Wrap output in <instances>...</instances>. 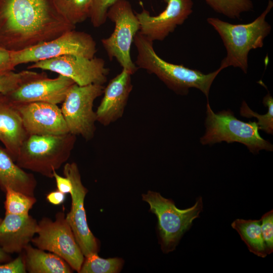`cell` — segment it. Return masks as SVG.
<instances>
[{
    "mask_svg": "<svg viewBox=\"0 0 273 273\" xmlns=\"http://www.w3.org/2000/svg\"><path fill=\"white\" fill-rule=\"evenodd\" d=\"M75 28L60 15L54 0H0V46L11 51L51 40Z\"/></svg>",
    "mask_w": 273,
    "mask_h": 273,
    "instance_id": "1",
    "label": "cell"
},
{
    "mask_svg": "<svg viewBox=\"0 0 273 273\" xmlns=\"http://www.w3.org/2000/svg\"><path fill=\"white\" fill-rule=\"evenodd\" d=\"M133 43L137 50L134 64L138 68L155 75L177 94L187 95L190 88H195L203 93L208 100L211 85L222 71L220 68L204 74L199 70L167 62L156 53L153 41L139 31L134 37Z\"/></svg>",
    "mask_w": 273,
    "mask_h": 273,
    "instance_id": "2",
    "label": "cell"
},
{
    "mask_svg": "<svg viewBox=\"0 0 273 273\" xmlns=\"http://www.w3.org/2000/svg\"><path fill=\"white\" fill-rule=\"evenodd\" d=\"M272 7L273 2L268 0L261 14L246 24H234L215 17L207 19V23L219 35L226 52L219 68L222 70L232 66L247 73L249 52L263 47L265 38L271 31L266 17Z\"/></svg>",
    "mask_w": 273,
    "mask_h": 273,
    "instance_id": "3",
    "label": "cell"
},
{
    "mask_svg": "<svg viewBox=\"0 0 273 273\" xmlns=\"http://www.w3.org/2000/svg\"><path fill=\"white\" fill-rule=\"evenodd\" d=\"M76 140V136L70 133L30 135L22 143L15 162L23 169L53 178V171L68 160Z\"/></svg>",
    "mask_w": 273,
    "mask_h": 273,
    "instance_id": "4",
    "label": "cell"
},
{
    "mask_svg": "<svg viewBox=\"0 0 273 273\" xmlns=\"http://www.w3.org/2000/svg\"><path fill=\"white\" fill-rule=\"evenodd\" d=\"M205 132L200 138L203 145H212L221 142H237L244 145L253 154L261 150L272 151V145L259 133L256 122L238 119L230 110L215 113L208 100L206 104Z\"/></svg>",
    "mask_w": 273,
    "mask_h": 273,
    "instance_id": "5",
    "label": "cell"
},
{
    "mask_svg": "<svg viewBox=\"0 0 273 273\" xmlns=\"http://www.w3.org/2000/svg\"><path fill=\"white\" fill-rule=\"evenodd\" d=\"M142 199L150 205V211L157 216L159 242L165 253L175 250L203 208L201 197L197 198L193 206L185 209H178L172 200L163 197L158 192L148 191L142 195Z\"/></svg>",
    "mask_w": 273,
    "mask_h": 273,
    "instance_id": "6",
    "label": "cell"
},
{
    "mask_svg": "<svg viewBox=\"0 0 273 273\" xmlns=\"http://www.w3.org/2000/svg\"><path fill=\"white\" fill-rule=\"evenodd\" d=\"M108 18L115 24L112 33L101 40L110 60L115 59L122 69L133 74L138 69L131 60L130 48L134 37L140 30L139 20L130 3L118 0L108 10Z\"/></svg>",
    "mask_w": 273,
    "mask_h": 273,
    "instance_id": "7",
    "label": "cell"
},
{
    "mask_svg": "<svg viewBox=\"0 0 273 273\" xmlns=\"http://www.w3.org/2000/svg\"><path fill=\"white\" fill-rule=\"evenodd\" d=\"M104 86L100 84L80 86L73 84L68 90L61 108L69 131L80 135L86 141L92 140L96 129L95 100L103 95Z\"/></svg>",
    "mask_w": 273,
    "mask_h": 273,
    "instance_id": "8",
    "label": "cell"
},
{
    "mask_svg": "<svg viewBox=\"0 0 273 273\" xmlns=\"http://www.w3.org/2000/svg\"><path fill=\"white\" fill-rule=\"evenodd\" d=\"M97 51L96 42L90 34L73 29L51 40L23 50L11 51V55L15 67L67 55L93 58Z\"/></svg>",
    "mask_w": 273,
    "mask_h": 273,
    "instance_id": "9",
    "label": "cell"
},
{
    "mask_svg": "<svg viewBox=\"0 0 273 273\" xmlns=\"http://www.w3.org/2000/svg\"><path fill=\"white\" fill-rule=\"evenodd\" d=\"M36 234L31 242L37 248L59 256L79 272L84 256L63 212L56 214L55 221L42 218L38 223Z\"/></svg>",
    "mask_w": 273,
    "mask_h": 273,
    "instance_id": "10",
    "label": "cell"
},
{
    "mask_svg": "<svg viewBox=\"0 0 273 273\" xmlns=\"http://www.w3.org/2000/svg\"><path fill=\"white\" fill-rule=\"evenodd\" d=\"M28 69H40L66 76L78 85H103L107 80L109 69L100 58L74 55L61 56L33 63Z\"/></svg>",
    "mask_w": 273,
    "mask_h": 273,
    "instance_id": "11",
    "label": "cell"
},
{
    "mask_svg": "<svg viewBox=\"0 0 273 273\" xmlns=\"http://www.w3.org/2000/svg\"><path fill=\"white\" fill-rule=\"evenodd\" d=\"M63 174L72 184L71 207L66 219L70 226L75 239L84 257L98 253L99 243L89 229L84 207L85 197L88 192L83 185L77 165L75 162L67 163L63 168Z\"/></svg>",
    "mask_w": 273,
    "mask_h": 273,
    "instance_id": "12",
    "label": "cell"
},
{
    "mask_svg": "<svg viewBox=\"0 0 273 273\" xmlns=\"http://www.w3.org/2000/svg\"><path fill=\"white\" fill-rule=\"evenodd\" d=\"M163 1L166 6L156 16L151 15L144 9L135 13L140 23L139 32L153 42L163 40L193 13V0Z\"/></svg>",
    "mask_w": 273,
    "mask_h": 273,
    "instance_id": "13",
    "label": "cell"
},
{
    "mask_svg": "<svg viewBox=\"0 0 273 273\" xmlns=\"http://www.w3.org/2000/svg\"><path fill=\"white\" fill-rule=\"evenodd\" d=\"M23 125L30 135H62L70 133L61 108L45 102L17 104Z\"/></svg>",
    "mask_w": 273,
    "mask_h": 273,
    "instance_id": "14",
    "label": "cell"
},
{
    "mask_svg": "<svg viewBox=\"0 0 273 273\" xmlns=\"http://www.w3.org/2000/svg\"><path fill=\"white\" fill-rule=\"evenodd\" d=\"M74 83L71 79L59 74L55 78L47 77L29 82L6 95L17 104L40 102L57 105L63 102Z\"/></svg>",
    "mask_w": 273,
    "mask_h": 273,
    "instance_id": "15",
    "label": "cell"
},
{
    "mask_svg": "<svg viewBox=\"0 0 273 273\" xmlns=\"http://www.w3.org/2000/svg\"><path fill=\"white\" fill-rule=\"evenodd\" d=\"M132 75L122 69L104 87L103 97L96 111L97 122L108 126L122 117L133 88Z\"/></svg>",
    "mask_w": 273,
    "mask_h": 273,
    "instance_id": "16",
    "label": "cell"
},
{
    "mask_svg": "<svg viewBox=\"0 0 273 273\" xmlns=\"http://www.w3.org/2000/svg\"><path fill=\"white\" fill-rule=\"evenodd\" d=\"M28 136L17 104L7 95L0 94V141L15 162Z\"/></svg>",
    "mask_w": 273,
    "mask_h": 273,
    "instance_id": "17",
    "label": "cell"
},
{
    "mask_svg": "<svg viewBox=\"0 0 273 273\" xmlns=\"http://www.w3.org/2000/svg\"><path fill=\"white\" fill-rule=\"evenodd\" d=\"M38 223L29 215L5 214L0 223V248L7 253L24 250L36 234Z\"/></svg>",
    "mask_w": 273,
    "mask_h": 273,
    "instance_id": "18",
    "label": "cell"
},
{
    "mask_svg": "<svg viewBox=\"0 0 273 273\" xmlns=\"http://www.w3.org/2000/svg\"><path fill=\"white\" fill-rule=\"evenodd\" d=\"M36 180L33 174L25 171L12 158L5 148L0 146V188H8L34 196Z\"/></svg>",
    "mask_w": 273,
    "mask_h": 273,
    "instance_id": "19",
    "label": "cell"
},
{
    "mask_svg": "<svg viewBox=\"0 0 273 273\" xmlns=\"http://www.w3.org/2000/svg\"><path fill=\"white\" fill-rule=\"evenodd\" d=\"M26 270L30 273H70L72 268L61 257L29 244L24 249Z\"/></svg>",
    "mask_w": 273,
    "mask_h": 273,
    "instance_id": "20",
    "label": "cell"
},
{
    "mask_svg": "<svg viewBox=\"0 0 273 273\" xmlns=\"http://www.w3.org/2000/svg\"><path fill=\"white\" fill-rule=\"evenodd\" d=\"M232 227L239 234L250 252L258 257L264 258L267 255L265 249L259 220L236 219Z\"/></svg>",
    "mask_w": 273,
    "mask_h": 273,
    "instance_id": "21",
    "label": "cell"
},
{
    "mask_svg": "<svg viewBox=\"0 0 273 273\" xmlns=\"http://www.w3.org/2000/svg\"><path fill=\"white\" fill-rule=\"evenodd\" d=\"M93 0H54L60 15L69 23L77 24L89 18Z\"/></svg>",
    "mask_w": 273,
    "mask_h": 273,
    "instance_id": "22",
    "label": "cell"
},
{
    "mask_svg": "<svg viewBox=\"0 0 273 273\" xmlns=\"http://www.w3.org/2000/svg\"><path fill=\"white\" fill-rule=\"evenodd\" d=\"M44 72L23 70L19 72L13 70L0 73V94H8L21 85L29 82L47 77Z\"/></svg>",
    "mask_w": 273,
    "mask_h": 273,
    "instance_id": "23",
    "label": "cell"
},
{
    "mask_svg": "<svg viewBox=\"0 0 273 273\" xmlns=\"http://www.w3.org/2000/svg\"><path fill=\"white\" fill-rule=\"evenodd\" d=\"M124 261L117 257L105 259L94 253L85 257L80 273H117L120 271Z\"/></svg>",
    "mask_w": 273,
    "mask_h": 273,
    "instance_id": "24",
    "label": "cell"
},
{
    "mask_svg": "<svg viewBox=\"0 0 273 273\" xmlns=\"http://www.w3.org/2000/svg\"><path fill=\"white\" fill-rule=\"evenodd\" d=\"M215 12L230 19H240L241 14L253 9L252 0H204Z\"/></svg>",
    "mask_w": 273,
    "mask_h": 273,
    "instance_id": "25",
    "label": "cell"
},
{
    "mask_svg": "<svg viewBox=\"0 0 273 273\" xmlns=\"http://www.w3.org/2000/svg\"><path fill=\"white\" fill-rule=\"evenodd\" d=\"M262 103L267 108V112L265 114L260 115L252 110L245 101H243L240 107V115L244 117L250 118L255 117L259 129L269 134L273 133V98L270 93L263 98Z\"/></svg>",
    "mask_w": 273,
    "mask_h": 273,
    "instance_id": "26",
    "label": "cell"
},
{
    "mask_svg": "<svg viewBox=\"0 0 273 273\" xmlns=\"http://www.w3.org/2000/svg\"><path fill=\"white\" fill-rule=\"evenodd\" d=\"M5 214L28 215L36 202L34 196H30L8 188L6 191Z\"/></svg>",
    "mask_w": 273,
    "mask_h": 273,
    "instance_id": "27",
    "label": "cell"
},
{
    "mask_svg": "<svg viewBox=\"0 0 273 273\" xmlns=\"http://www.w3.org/2000/svg\"><path fill=\"white\" fill-rule=\"evenodd\" d=\"M118 0H93L89 18L94 27H99L107 20L109 9Z\"/></svg>",
    "mask_w": 273,
    "mask_h": 273,
    "instance_id": "28",
    "label": "cell"
},
{
    "mask_svg": "<svg viewBox=\"0 0 273 273\" xmlns=\"http://www.w3.org/2000/svg\"><path fill=\"white\" fill-rule=\"evenodd\" d=\"M261 230L265 251L267 255L273 251V211L271 210L260 219Z\"/></svg>",
    "mask_w": 273,
    "mask_h": 273,
    "instance_id": "29",
    "label": "cell"
},
{
    "mask_svg": "<svg viewBox=\"0 0 273 273\" xmlns=\"http://www.w3.org/2000/svg\"><path fill=\"white\" fill-rule=\"evenodd\" d=\"M26 268L24 259L18 257L8 263L0 264V273H25Z\"/></svg>",
    "mask_w": 273,
    "mask_h": 273,
    "instance_id": "30",
    "label": "cell"
},
{
    "mask_svg": "<svg viewBox=\"0 0 273 273\" xmlns=\"http://www.w3.org/2000/svg\"><path fill=\"white\" fill-rule=\"evenodd\" d=\"M14 68L12 62L11 51L0 46V73L13 70Z\"/></svg>",
    "mask_w": 273,
    "mask_h": 273,
    "instance_id": "31",
    "label": "cell"
},
{
    "mask_svg": "<svg viewBox=\"0 0 273 273\" xmlns=\"http://www.w3.org/2000/svg\"><path fill=\"white\" fill-rule=\"evenodd\" d=\"M53 177L55 178L57 190L61 192L66 194H71L72 186L70 179L66 177H63L59 175L56 170L53 171Z\"/></svg>",
    "mask_w": 273,
    "mask_h": 273,
    "instance_id": "32",
    "label": "cell"
},
{
    "mask_svg": "<svg viewBox=\"0 0 273 273\" xmlns=\"http://www.w3.org/2000/svg\"><path fill=\"white\" fill-rule=\"evenodd\" d=\"M46 198L49 202L53 205H60L64 202L65 194L57 190L49 193Z\"/></svg>",
    "mask_w": 273,
    "mask_h": 273,
    "instance_id": "33",
    "label": "cell"
},
{
    "mask_svg": "<svg viewBox=\"0 0 273 273\" xmlns=\"http://www.w3.org/2000/svg\"><path fill=\"white\" fill-rule=\"evenodd\" d=\"M7 254L0 248V262L9 260V256Z\"/></svg>",
    "mask_w": 273,
    "mask_h": 273,
    "instance_id": "34",
    "label": "cell"
},
{
    "mask_svg": "<svg viewBox=\"0 0 273 273\" xmlns=\"http://www.w3.org/2000/svg\"><path fill=\"white\" fill-rule=\"evenodd\" d=\"M2 220V219H1V218H0V223L1 222Z\"/></svg>",
    "mask_w": 273,
    "mask_h": 273,
    "instance_id": "35",
    "label": "cell"
}]
</instances>
